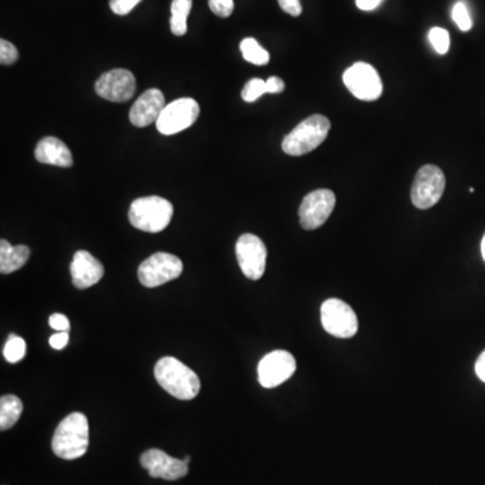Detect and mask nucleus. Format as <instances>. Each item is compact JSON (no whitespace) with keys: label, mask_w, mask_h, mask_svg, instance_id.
I'll return each instance as SVG.
<instances>
[{"label":"nucleus","mask_w":485,"mask_h":485,"mask_svg":"<svg viewBox=\"0 0 485 485\" xmlns=\"http://www.w3.org/2000/svg\"><path fill=\"white\" fill-rule=\"evenodd\" d=\"M336 196L329 189H319L306 194L300 207L301 226L306 231H313L324 225L325 221L335 209Z\"/></svg>","instance_id":"12"},{"label":"nucleus","mask_w":485,"mask_h":485,"mask_svg":"<svg viewBox=\"0 0 485 485\" xmlns=\"http://www.w3.org/2000/svg\"><path fill=\"white\" fill-rule=\"evenodd\" d=\"M236 260L240 270L251 281L262 278L268 263V249L260 237L244 234L236 242Z\"/></svg>","instance_id":"10"},{"label":"nucleus","mask_w":485,"mask_h":485,"mask_svg":"<svg viewBox=\"0 0 485 485\" xmlns=\"http://www.w3.org/2000/svg\"><path fill=\"white\" fill-rule=\"evenodd\" d=\"M89 447V423L82 413H72L61 421L52 439V449L57 457L76 460Z\"/></svg>","instance_id":"2"},{"label":"nucleus","mask_w":485,"mask_h":485,"mask_svg":"<svg viewBox=\"0 0 485 485\" xmlns=\"http://www.w3.org/2000/svg\"><path fill=\"white\" fill-rule=\"evenodd\" d=\"M330 122L324 115H311L302 120L282 142V150L287 156L301 157L316 150L327 140Z\"/></svg>","instance_id":"3"},{"label":"nucleus","mask_w":485,"mask_h":485,"mask_svg":"<svg viewBox=\"0 0 485 485\" xmlns=\"http://www.w3.org/2000/svg\"><path fill=\"white\" fill-rule=\"evenodd\" d=\"M174 208L166 199L158 196L140 197L130 208L129 220L132 226L149 234L164 231L172 221Z\"/></svg>","instance_id":"4"},{"label":"nucleus","mask_w":485,"mask_h":485,"mask_svg":"<svg viewBox=\"0 0 485 485\" xmlns=\"http://www.w3.org/2000/svg\"><path fill=\"white\" fill-rule=\"evenodd\" d=\"M142 0H111L109 7L116 15H127L140 4Z\"/></svg>","instance_id":"28"},{"label":"nucleus","mask_w":485,"mask_h":485,"mask_svg":"<svg viewBox=\"0 0 485 485\" xmlns=\"http://www.w3.org/2000/svg\"><path fill=\"white\" fill-rule=\"evenodd\" d=\"M447 186L444 172L436 165H425L418 170L412 188L413 205L429 209L438 204Z\"/></svg>","instance_id":"5"},{"label":"nucleus","mask_w":485,"mask_h":485,"mask_svg":"<svg viewBox=\"0 0 485 485\" xmlns=\"http://www.w3.org/2000/svg\"><path fill=\"white\" fill-rule=\"evenodd\" d=\"M49 343L53 349H57V351H60V349H64L66 345H68L69 333L57 332L55 335H53L52 337H50Z\"/></svg>","instance_id":"31"},{"label":"nucleus","mask_w":485,"mask_h":485,"mask_svg":"<svg viewBox=\"0 0 485 485\" xmlns=\"http://www.w3.org/2000/svg\"><path fill=\"white\" fill-rule=\"evenodd\" d=\"M200 116V106L194 98H183L165 106L157 120V130L164 135H174L196 123Z\"/></svg>","instance_id":"8"},{"label":"nucleus","mask_w":485,"mask_h":485,"mask_svg":"<svg viewBox=\"0 0 485 485\" xmlns=\"http://www.w3.org/2000/svg\"><path fill=\"white\" fill-rule=\"evenodd\" d=\"M265 93H268L265 80L252 79L242 88V98L247 103H254L258 98H262Z\"/></svg>","instance_id":"24"},{"label":"nucleus","mask_w":485,"mask_h":485,"mask_svg":"<svg viewBox=\"0 0 485 485\" xmlns=\"http://www.w3.org/2000/svg\"><path fill=\"white\" fill-rule=\"evenodd\" d=\"M183 265L180 258L167 252H157L138 268V278L143 286L158 287L177 279L183 274Z\"/></svg>","instance_id":"6"},{"label":"nucleus","mask_w":485,"mask_h":485,"mask_svg":"<svg viewBox=\"0 0 485 485\" xmlns=\"http://www.w3.org/2000/svg\"><path fill=\"white\" fill-rule=\"evenodd\" d=\"M72 281L74 287L84 290L95 286L104 277V266L84 250L74 254L71 265Z\"/></svg>","instance_id":"16"},{"label":"nucleus","mask_w":485,"mask_h":485,"mask_svg":"<svg viewBox=\"0 0 485 485\" xmlns=\"http://www.w3.org/2000/svg\"><path fill=\"white\" fill-rule=\"evenodd\" d=\"M452 18L461 31H469L471 30L472 26H473L471 14H469L468 12V7H466V4H464V2H457V4H455V7H453L452 10Z\"/></svg>","instance_id":"25"},{"label":"nucleus","mask_w":485,"mask_h":485,"mask_svg":"<svg viewBox=\"0 0 485 485\" xmlns=\"http://www.w3.org/2000/svg\"><path fill=\"white\" fill-rule=\"evenodd\" d=\"M208 4L213 14L220 18L231 17L234 9V0H209Z\"/></svg>","instance_id":"27"},{"label":"nucleus","mask_w":485,"mask_h":485,"mask_svg":"<svg viewBox=\"0 0 485 485\" xmlns=\"http://www.w3.org/2000/svg\"><path fill=\"white\" fill-rule=\"evenodd\" d=\"M474 370H476L477 378H479L481 382L485 383V351L482 352V353L480 354L479 359H477Z\"/></svg>","instance_id":"34"},{"label":"nucleus","mask_w":485,"mask_h":485,"mask_svg":"<svg viewBox=\"0 0 485 485\" xmlns=\"http://www.w3.org/2000/svg\"><path fill=\"white\" fill-rule=\"evenodd\" d=\"M20 58L18 49L12 42L2 39L0 41V64L2 65H13Z\"/></svg>","instance_id":"26"},{"label":"nucleus","mask_w":485,"mask_h":485,"mask_svg":"<svg viewBox=\"0 0 485 485\" xmlns=\"http://www.w3.org/2000/svg\"><path fill=\"white\" fill-rule=\"evenodd\" d=\"M321 322L329 335L338 338L353 337L359 329V321L353 309L337 298H330L322 303Z\"/></svg>","instance_id":"9"},{"label":"nucleus","mask_w":485,"mask_h":485,"mask_svg":"<svg viewBox=\"0 0 485 485\" xmlns=\"http://www.w3.org/2000/svg\"><path fill=\"white\" fill-rule=\"evenodd\" d=\"M154 375L158 385L180 401H191L201 390L196 372L175 357H162L156 364Z\"/></svg>","instance_id":"1"},{"label":"nucleus","mask_w":485,"mask_h":485,"mask_svg":"<svg viewBox=\"0 0 485 485\" xmlns=\"http://www.w3.org/2000/svg\"><path fill=\"white\" fill-rule=\"evenodd\" d=\"M4 359L7 362L15 364V362H21L26 354V341L20 336L12 335L7 338L6 345L4 348Z\"/></svg>","instance_id":"22"},{"label":"nucleus","mask_w":485,"mask_h":485,"mask_svg":"<svg viewBox=\"0 0 485 485\" xmlns=\"http://www.w3.org/2000/svg\"><path fill=\"white\" fill-rule=\"evenodd\" d=\"M36 159L41 164L53 166L71 167L73 165V157L68 146L55 137L39 140L36 148Z\"/></svg>","instance_id":"17"},{"label":"nucleus","mask_w":485,"mask_h":485,"mask_svg":"<svg viewBox=\"0 0 485 485\" xmlns=\"http://www.w3.org/2000/svg\"><path fill=\"white\" fill-rule=\"evenodd\" d=\"M297 370L294 356L287 351L266 354L258 366V380L265 388H274L289 380Z\"/></svg>","instance_id":"11"},{"label":"nucleus","mask_w":485,"mask_h":485,"mask_svg":"<svg viewBox=\"0 0 485 485\" xmlns=\"http://www.w3.org/2000/svg\"><path fill=\"white\" fill-rule=\"evenodd\" d=\"M481 254H482V258H484V260H485V234L481 240Z\"/></svg>","instance_id":"35"},{"label":"nucleus","mask_w":485,"mask_h":485,"mask_svg":"<svg viewBox=\"0 0 485 485\" xmlns=\"http://www.w3.org/2000/svg\"><path fill=\"white\" fill-rule=\"evenodd\" d=\"M95 90L101 98L114 103H124L135 95L137 80L127 69H112L98 77Z\"/></svg>","instance_id":"13"},{"label":"nucleus","mask_w":485,"mask_h":485,"mask_svg":"<svg viewBox=\"0 0 485 485\" xmlns=\"http://www.w3.org/2000/svg\"><path fill=\"white\" fill-rule=\"evenodd\" d=\"M183 461H185L186 464L191 463V455H185V458H183Z\"/></svg>","instance_id":"36"},{"label":"nucleus","mask_w":485,"mask_h":485,"mask_svg":"<svg viewBox=\"0 0 485 485\" xmlns=\"http://www.w3.org/2000/svg\"><path fill=\"white\" fill-rule=\"evenodd\" d=\"M165 106L166 104H165L164 93L157 88H151V89L143 92L135 101L132 111H130V120L138 129L150 126V124L157 123Z\"/></svg>","instance_id":"15"},{"label":"nucleus","mask_w":485,"mask_h":485,"mask_svg":"<svg viewBox=\"0 0 485 485\" xmlns=\"http://www.w3.org/2000/svg\"><path fill=\"white\" fill-rule=\"evenodd\" d=\"M49 324L50 328L57 330V332H68L71 329V322H69L68 317L61 313L52 314L49 319Z\"/></svg>","instance_id":"29"},{"label":"nucleus","mask_w":485,"mask_h":485,"mask_svg":"<svg viewBox=\"0 0 485 485\" xmlns=\"http://www.w3.org/2000/svg\"><path fill=\"white\" fill-rule=\"evenodd\" d=\"M191 0H173L172 2V18H170V30L174 36H185L188 31V20L191 14Z\"/></svg>","instance_id":"20"},{"label":"nucleus","mask_w":485,"mask_h":485,"mask_svg":"<svg viewBox=\"0 0 485 485\" xmlns=\"http://www.w3.org/2000/svg\"><path fill=\"white\" fill-rule=\"evenodd\" d=\"M23 404L18 396H4L0 399V429L9 430L20 421Z\"/></svg>","instance_id":"19"},{"label":"nucleus","mask_w":485,"mask_h":485,"mask_svg":"<svg viewBox=\"0 0 485 485\" xmlns=\"http://www.w3.org/2000/svg\"><path fill=\"white\" fill-rule=\"evenodd\" d=\"M383 0H356V6L362 12H372V10L378 9Z\"/></svg>","instance_id":"33"},{"label":"nucleus","mask_w":485,"mask_h":485,"mask_svg":"<svg viewBox=\"0 0 485 485\" xmlns=\"http://www.w3.org/2000/svg\"><path fill=\"white\" fill-rule=\"evenodd\" d=\"M344 84L349 92L362 101H375L382 96L383 82L374 66L356 63L344 72Z\"/></svg>","instance_id":"7"},{"label":"nucleus","mask_w":485,"mask_h":485,"mask_svg":"<svg viewBox=\"0 0 485 485\" xmlns=\"http://www.w3.org/2000/svg\"><path fill=\"white\" fill-rule=\"evenodd\" d=\"M30 250L28 246H12L6 239L0 240V273L12 274L28 263Z\"/></svg>","instance_id":"18"},{"label":"nucleus","mask_w":485,"mask_h":485,"mask_svg":"<svg viewBox=\"0 0 485 485\" xmlns=\"http://www.w3.org/2000/svg\"><path fill=\"white\" fill-rule=\"evenodd\" d=\"M242 58L254 65H268L270 63V55L265 47H260V42L254 38L242 39L240 42Z\"/></svg>","instance_id":"21"},{"label":"nucleus","mask_w":485,"mask_h":485,"mask_svg":"<svg viewBox=\"0 0 485 485\" xmlns=\"http://www.w3.org/2000/svg\"><path fill=\"white\" fill-rule=\"evenodd\" d=\"M278 4L281 9L292 17H300L302 14L300 0H278Z\"/></svg>","instance_id":"30"},{"label":"nucleus","mask_w":485,"mask_h":485,"mask_svg":"<svg viewBox=\"0 0 485 485\" xmlns=\"http://www.w3.org/2000/svg\"><path fill=\"white\" fill-rule=\"evenodd\" d=\"M140 464L143 468L148 469L151 477L167 480V481L183 479L189 472V466L185 461L170 457L167 453L159 449H150L143 453Z\"/></svg>","instance_id":"14"},{"label":"nucleus","mask_w":485,"mask_h":485,"mask_svg":"<svg viewBox=\"0 0 485 485\" xmlns=\"http://www.w3.org/2000/svg\"><path fill=\"white\" fill-rule=\"evenodd\" d=\"M266 90L268 93H282L285 90V82L284 80L279 79V77L273 76L270 79H268L266 81Z\"/></svg>","instance_id":"32"},{"label":"nucleus","mask_w":485,"mask_h":485,"mask_svg":"<svg viewBox=\"0 0 485 485\" xmlns=\"http://www.w3.org/2000/svg\"><path fill=\"white\" fill-rule=\"evenodd\" d=\"M429 41L438 55H447L450 47V36L445 29L433 28L429 31Z\"/></svg>","instance_id":"23"}]
</instances>
